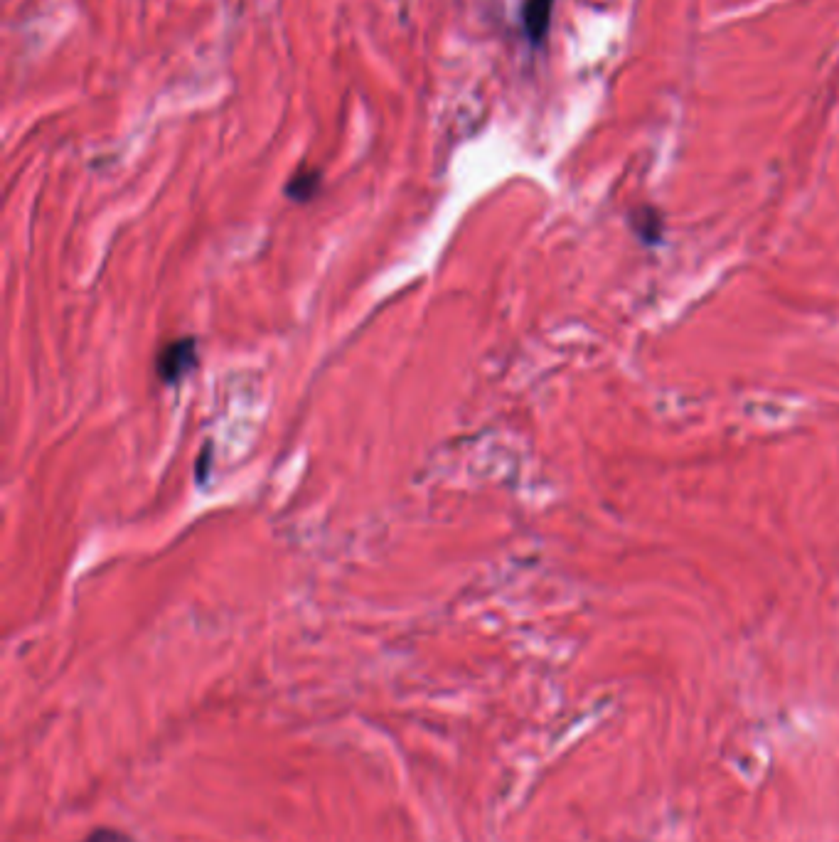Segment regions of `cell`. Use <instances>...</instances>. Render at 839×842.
Instances as JSON below:
<instances>
[{
	"label": "cell",
	"mask_w": 839,
	"mask_h": 842,
	"mask_svg": "<svg viewBox=\"0 0 839 842\" xmlns=\"http://www.w3.org/2000/svg\"><path fill=\"white\" fill-rule=\"evenodd\" d=\"M197 362V343L195 338H180L173 340L170 345H165L160 350L156 360L158 377L165 382V385H173V382L183 380L187 372L195 367Z\"/></svg>",
	"instance_id": "cell-1"
},
{
	"label": "cell",
	"mask_w": 839,
	"mask_h": 842,
	"mask_svg": "<svg viewBox=\"0 0 839 842\" xmlns=\"http://www.w3.org/2000/svg\"><path fill=\"white\" fill-rule=\"evenodd\" d=\"M552 10L554 0H527L522 5V28L532 45H542L547 37L549 25H552Z\"/></svg>",
	"instance_id": "cell-2"
},
{
	"label": "cell",
	"mask_w": 839,
	"mask_h": 842,
	"mask_svg": "<svg viewBox=\"0 0 839 842\" xmlns=\"http://www.w3.org/2000/svg\"><path fill=\"white\" fill-rule=\"evenodd\" d=\"M87 842H131V840L124 838L121 833H114V830H96Z\"/></svg>",
	"instance_id": "cell-4"
},
{
	"label": "cell",
	"mask_w": 839,
	"mask_h": 842,
	"mask_svg": "<svg viewBox=\"0 0 839 842\" xmlns=\"http://www.w3.org/2000/svg\"><path fill=\"white\" fill-rule=\"evenodd\" d=\"M318 188H320V173L308 170V173L293 175L291 183L286 185V195L296 202H306L318 193Z\"/></svg>",
	"instance_id": "cell-3"
}]
</instances>
